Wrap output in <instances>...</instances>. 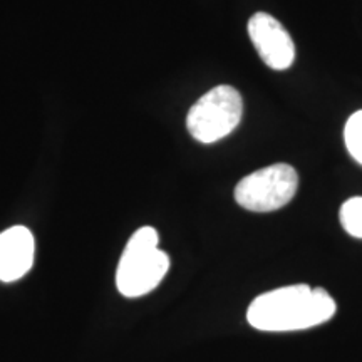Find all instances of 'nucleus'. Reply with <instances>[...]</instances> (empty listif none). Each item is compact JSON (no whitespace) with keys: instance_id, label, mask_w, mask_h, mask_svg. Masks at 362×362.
Wrapping results in <instances>:
<instances>
[{"instance_id":"obj_1","label":"nucleus","mask_w":362,"mask_h":362,"mask_svg":"<svg viewBox=\"0 0 362 362\" xmlns=\"http://www.w3.org/2000/svg\"><path fill=\"white\" fill-rule=\"evenodd\" d=\"M336 310V302L324 288L298 284L262 293L248 307L247 320L264 332H292L325 324Z\"/></svg>"},{"instance_id":"obj_2","label":"nucleus","mask_w":362,"mask_h":362,"mask_svg":"<svg viewBox=\"0 0 362 362\" xmlns=\"http://www.w3.org/2000/svg\"><path fill=\"white\" fill-rule=\"evenodd\" d=\"M160 235L153 226L136 230L126 243L116 272V285L121 296L136 298L155 291L166 272L170 257L158 248Z\"/></svg>"},{"instance_id":"obj_3","label":"nucleus","mask_w":362,"mask_h":362,"mask_svg":"<svg viewBox=\"0 0 362 362\" xmlns=\"http://www.w3.org/2000/svg\"><path fill=\"white\" fill-rule=\"evenodd\" d=\"M243 101L232 86H216L193 104L187 128L197 141L211 144L223 139L242 121Z\"/></svg>"},{"instance_id":"obj_4","label":"nucleus","mask_w":362,"mask_h":362,"mask_svg":"<svg viewBox=\"0 0 362 362\" xmlns=\"http://www.w3.org/2000/svg\"><path fill=\"white\" fill-rule=\"evenodd\" d=\"M298 188L297 171L291 165L277 163L257 170L238 181L235 200L248 211L267 214L292 202Z\"/></svg>"},{"instance_id":"obj_5","label":"nucleus","mask_w":362,"mask_h":362,"mask_svg":"<svg viewBox=\"0 0 362 362\" xmlns=\"http://www.w3.org/2000/svg\"><path fill=\"white\" fill-rule=\"evenodd\" d=\"M248 35L262 61L270 69L285 71L293 64L296 45L291 34L267 12H257L248 21Z\"/></svg>"},{"instance_id":"obj_6","label":"nucleus","mask_w":362,"mask_h":362,"mask_svg":"<svg viewBox=\"0 0 362 362\" xmlns=\"http://www.w3.org/2000/svg\"><path fill=\"white\" fill-rule=\"evenodd\" d=\"M35 240L25 226H12L0 233V280L16 282L33 269Z\"/></svg>"},{"instance_id":"obj_7","label":"nucleus","mask_w":362,"mask_h":362,"mask_svg":"<svg viewBox=\"0 0 362 362\" xmlns=\"http://www.w3.org/2000/svg\"><path fill=\"white\" fill-rule=\"evenodd\" d=\"M342 228L356 238H362V197L347 200L339 211Z\"/></svg>"},{"instance_id":"obj_8","label":"nucleus","mask_w":362,"mask_h":362,"mask_svg":"<svg viewBox=\"0 0 362 362\" xmlns=\"http://www.w3.org/2000/svg\"><path fill=\"white\" fill-rule=\"evenodd\" d=\"M344 139H346V146L349 149L351 156L362 165V110L354 112L347 119Z\"/></svg>"}]
</instances>
